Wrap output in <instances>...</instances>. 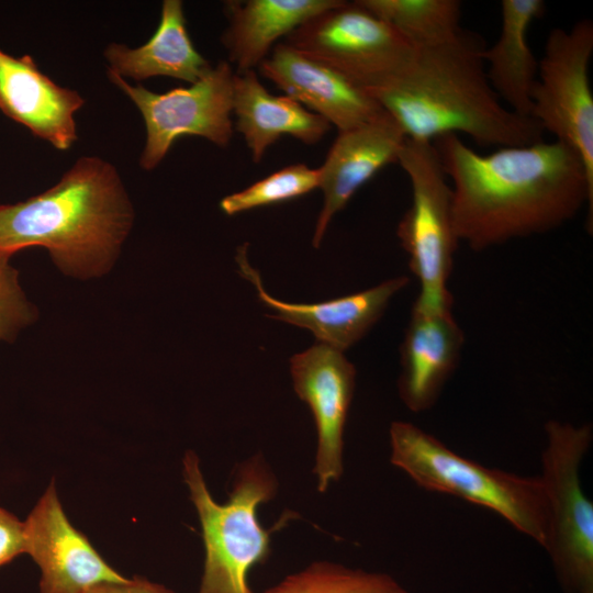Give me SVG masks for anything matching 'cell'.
I'll return each instance as SVG.
<instances>
[{
    "label": "cell",
    "mask_w": 593,
    "mask_h": 593,
    "mask_svg": "<svg viewBox=\"0 0 593 593\" xmlns=\"http://www.w3.org/2000/svg\"><path fill=\"white\" fill-rule=\"evenodd\" d=\"M433 144L451 180L455 234L471 249L547 233L584 204L592 232L593 182L570 146L542 139L482 155L456 134Z\"/></svg>",
    "instance_id": "cell-1"
},
{
    "label": "cell",
    "mask_w": 593,
    "mask_h": 593,
    "mask_svg": "<svg viewBox=\"0 0 593 593\" xmlns=\"http://www.w3.org/2000/svg\"><path fill=\"white\" fill-rule=\"evenodd\" d=\"M484 47L462 30L449 42L415 48L400 74L367 91L406 138L433 142L461 133L479 146L499 148L542 141L537 121L501 104L486 78Z\"/></svg>",
    "instance_id": "cell-2"
},
{
    "label": "cell",
    "mask_w": 593,
    "mask_h": 593,
    "mask_svg": "<svg viewBox=\"0 0 593 593\" xmlns=\"http://www.w3.org/2000/svg\"><path fill=\"white\" fill-rule=\"evenodd\" d=\"M134 217L115 166L82 156L44 192L0 204V255L40 246L65 275L98 278L116 261Z\"/></svg>",
    "instance_id": "cell-3"
},
{
    "label": "cell",
    "mask_w": 593,
    "mask_h": 593,
    "mask_svg": "<svg viewBox=\"0 0 593 593\" xmlns=\"http://www.w3.org/2000/svg\"><path fill=\"white\" fill-rule=\"evenodd\" d=\"M389 435L391 463L418 486L493 511L544 547L547 504L538 475L525 477L485 467L409 422H393Z\"/></svg>",
    "instance_id": "cell-4"
},
{
    "label": "cell",
    "mask_w": 593,
    "mask_h": 593,
    "mask_svg": "<svg viewBox=\"0 0 593 593\" xmlns=\"http://www.w3.org/2000/svg\"><path fill=\"white\" fill-rule=\"evenodd\" d=\"M182 465L205 550L198 593H253L248 572L271 551V530L258 521L257 508L276 494L273 474L260 457L249 459L239 466L228 501L220 504L206 486L199 457L189 450Z\"/></svg>",
    "instance_id": "cell-5"
},
{
    "label": "cell",
    "mask_w": 593,
    "mask_h": 593,
    "mask_svg": "<svg viewBox=\"0 0 593 593\" xmlns=\"http://www.w3.org/2000/svg\"><path fill=\"white\" fill-rule=\"evenodd\" d=\"M538 475L547 504L544 549L567 593H593V503L585 495L581 463L590 449V424L549 421Z\"/></svg>",
    "instance_id": "cell-6"
},
{
    "label": "cell",
    "mask_w": 593,
    "mask_h": 593,
    "mask_svg": "<svg viewBox=\"0 0 593 593\" xmlns=\"http://www.w3.org/2000/svg\"><path fill=\"white\" fill-rule=\"evenodd\" d=\"M398 164L410 179L412 202L396 235L419 282L413 304L421 311L451 310L448 280L459 240L452 223V192L433 142L406 138Z\"/></svg>",
    "instance_id": "cell-7"
},
{
    "label": "cell",
    "mask_w": 593,
    "mask_h": 593,
    "mask_svg": "<svg viewBox=\"0 0 593 593\" xmlns=\"http://www.w3.org/2000/svg\"><path fill=\"white\" fill-rule=\"evenodd\" d=\"M283 43L336 69L365 90L394 78L415 52L398 31L358 0H340L292 31Z\"/></svg>",
    "instance_id": "cell-8"
},
{
    "label": "cell",
    "mask_w": 593,
    "mask_h": 593,
    "mask_svg": "<svg viewBox=\"0 0 593 593\" xmlns=\"http://www.w3.org/2000/svg\"><path fill=\"white\" fill-rule=\"evenodd\" d=\"M226 61L212 66L188 88H176L164 93L150 91L141 83L107 72L135 104L142 114L146 138L139 157L142 169H155L174 143L184 135L208 139L226 147L233 136V76Z\"/></svg>",
    "instance_id": "cell-9"
},
{
    "label": "cell",
    "mask_w": 593,
    "mask_h": 593,
    "mask_svg": "<svg viewBox=\"0 0 593 593\" xmlns=\"http://www.w3.org/2000/svg\"><path fill=\"white\" fill-rule=\"evenodd\" d=\"M593 22L580 20L570 30L552 29L532 90V118L544 132L580 156L593 182V94L589 67Z\"/></svg>",
    "instance_id": "cell-10"
},
{
    "label": "cell",
    "mask_w": 593,
    "mask_h": 593,
    "mask_svg": "<svg viewBox=\"0 0 593 593\" xmlns=\"http://www.w3.org/2000/svg\"><path fill=\"white\" fill-rule=\"evenodd\" d=\"M294 391L315 422L317 448L314 473L325 492L344 472V430L351 404L356 369L337 349L316 344L290 359Z\"/></svg>",
    "instance_id": "cell-11"
},
{
    "label": "cell",
    "mask_w": 593,
    "mask_h": 593,
    "mask_svg": "<svg viewBox=\"0 0 593 593\" xmlns=\"http://www.w3.org/2000/svg\"><path fill=\"white\" fill-rule=\"evenodd\" d=\"M26 553L41 571L40 593H87L101 583L128 578L112 568L87 537L72 526L54 480L29 514Z\"/></svg>",
    "instance_id": "cell-12"
},
{
    "label": "cell",
    "mask_w": 593,
    "mask_h": 593,
    "mask_svg": "<svg viewBox=\"0 0 593 593\" xmlns=\"http://www.w3.org/2000/svg\"><path fill=\"white\" fill-rule=\"evenodd\" d=\"M284 96L322 116L338 132L384 112L376 99L336 69L281 42L258 67Z\"/></svg>",
    "instance_id": "cell-13"
},
{
    "label": "cell",
    "mask_w": 593,
    "mask_h": 593,
    "mask_svg": "<svg viewBox=\"0 0 593 593\" xmlns=\"http://www.w3.org/2000/svg\"><path fill=\"white\" fill-rule=\"evenodd\" d=\"M247 246L238 247V271L256 288L258 299L273 310L271 318L306 328L321 344L342 353L361 339L383 314L390 300L409 283L405 276L383 281L370 289L320 303H289L270 295L261 278L248 262Z\"/></svg>",
    "instance_id": "cell-14"
},
{
    "label": "cell",
    "mask_w": 593,
    "mask_h": 593,
    "mask_svg": "<svg viewBox=\"0 0 593 593\" xmlns=\"http://www.w3.org/2000/svg\"><path fill=\"white\" fill-rule=\"evenodd\" d=\"M406 136L396 121L383 112L359 126L340 131L318 168L323 205L318 214L313 246L318 247L337 212L381 168L398 164Z\"/></svg>",
    "instance_id": "cell-15"
},
{
    "label": "cell",
    "mask_w": 593,
    "mask_h": 593,
    "mask_svg": "<svg viewBox=\"0 0 593 593\" xmlns=\"http://www.w3.org/2000/svg\"><path fill=\"white\" fill-rule=\"evenodd\" d=\"M85 102L78 91L45 75L31 55L0 48V111L33 136L68 150L78 138L75 115Z\"/></svg>",
    "instance_id": "cell-16"
},
{
    "label": "cell",
    "mask_w": 593,
    "mask_h": 593,
    "mask_svg": "<svg viewBox=\"0 0 593 593\" xmlns=\"http://www.w3.org/2000/svg\"><path fill=\"white\" fill-rule=\"evenodd\" d=\"M465 342L451 310L421 311L412 307L401 345L399 394L405 406L421 413L437 401L457 367Z\"/></svg>",
    "instance_id": "cell-17"
},
{
    "label": "cell",
    "mask_w": 593,
    "mask_h": 593,
    "mask_svg": "<svg viewBox=\"0 0 593 593\" xmlns=\"http://www.w3.org/2000/svg\"><path fill=\"white\" fill-rule=\"evenodd\" d=\"M233 114L239 132L258 164L268 147L290 135L306 145L318 143L331 124L287 96H273L259 81L255 70L234 72Z\"/></svg>",
    "instance_id": "cell-18"
},
{
    "label": "cell",
    "mask_w": 593,
    "mask_h": 593,
    "mask_svg": "<svg viewBox=\"0 0 593 593\" xmlns=\"http://www.w3.org/2000/svg\"><path fill=\"white\" fill-rule=\"evenodd\" d=\"M103 56L107 72L138 82L170 77L194 83L212 67L190 38L180 0L163 1L159 24L145 44L130 47L110 43Z\"/></svg>",
    "instance_id": "cell-19"
},
{
    "label": "cell",
    "mask_w": 593,
    "mask_h": 593,
    "mask_svg": "<svg viewBox=\"0 0 593 593\" xmlns=\"http://www.w3.org/2000/svg\"><path fill=\"white\" fill-rule=\"evenodd\" d=\"M340 0L228 1V26L222 43L235 72L255 70L269 56L276 42ZM278 44V43H277Z\"/></svg>",
    "instance_id": "cell-20"
},
{
    "label": "cell",
    "mask_w": 593,
    "mask_h": 593,
    "mask_svg": "<svg viewBox=\"0 0 593 593\" xmlns=\"http://www.w3.org/2000/svg\"><path fill=\"white\" fill-rule=\"evenodd\" d=\"M545 9L541 0H502L499 37L482 52L493 91L512 112L525 118H532V90L538 72V60L528 45L527 34Z\"/></svg>",
    "instance_id": "cell-21"
},
{
    "label": "cell",
    "mask_w": 593,
    "mask_h": 593,
    "mask_svg": "<svg viewBox=\"0 0 593 593\" xmlns=\"http://www.w3.org/2000/svg\"><path fill=\"white\" fill-rule=\"evenodd\" d=\"M398 31L413 47L434 46L457 37L461 2L458 0H358Z\"/></svg>",
    "instance_id": "cell-22"
},
{
    "label": "cell",
    "mask_w": 593,
    "mask_h": 593,
    "mask_svg": "<svg viewBox=\"0 0 593 593\" xmlns=\"http://www.w3.org/2000/svg\"><path fill=\"white\" fill-rule=\"evenodd\" d=\"M262 593H412L391 575L317 561Z\"/></svg>",
    "instance_id": "cell-23"
},
{
    "label": "cell",
    "mask_w": 593,
    "mask_h": 593,
    "mask_svg": "<svg viewBox=\"0 0 593 593\" xmlns=\"http://www.w3.org/2000/svg\"><path fill=\"white\" fill-rule=\"evenodd\" d=\"M320 170L305 164H293L279 169L249 187L224 197L221 210L227 215L267 206L302 197L320 188Z\"/></svg>",
    "instance_id": "cell-24"
},
{
    "label": "cell",
    "mask_w": 593,
    "mask_h": 593,
    "mask_svg": "<svg viewBox=\"0 0 593 593\" xmlns=\"http://www.w3.org/2000/svg\"><path fill=\"white\" fill-rule=\"evenodd\" d=\"M8 256L0 255V342H12L37 317L19 281V272Z\"/></svg>",
    "instance_id": "cell-25"
},
{
    "label": "cell",
    "mask_w": 593,
    "mask_h": 593,
    "mask_svg": "<svg viewBox=\"0 0 593 593\" xmlns=\"http://www.w3.org/2000/svg\"><path fill=\"white\" fill-rule=\"evenodd\" d=\"M26 547L24 522L0 507V567L26 553Z\"/></svg>",
    "instance_id": "cell-26"
},
{
    "label": "cell",
    "mask_w": 593,
    "mask_h": 593,
    "mask_svg": "<svg viewBox=\"0 0 593 593\" xmlns=\"http://www.w3.org/2000/svg\"><path fill=\"white\" fill-rule=\"evenodd\" d=\"M87 593H175L166 586L145 578L134 577L124 582L101 583Z\"/></svg>",
    "instance_id": "cell-27"
}]
</instances>
